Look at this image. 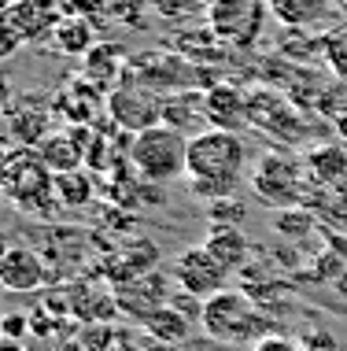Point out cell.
Returning a JSON list of instances; mask_svg holds the SVG:
<instances>
[{
    "mask_svg": "<svg viewBox=\"0 0 347 351\" xmlns=\"http://www.w3.org/2000/svg\"><path fill=\"white\" fill-rule=\"evenodd\" d=\"M248 148L240 134L229 130H203L189 137V189L203 200H229L244 182Z\"/></svg>",
    "mask_w": 347,
    "mask_h": 351,
    "instance_id": "6da1fadb",
    "label": "cell"
},
{
    "mask_svg": "<svg viewBox=\"0 0 347 351\" xmlns=\"http://www.w3.org/2000/svg\"><path fill=\"white\" fill-rule=\"evenodd\" d=\"M200 329L214 340V344H233V348H244V344L251 348V344H259L262 337L277 333L270 315L255 303V296H248L244 289H222V292H214L211 300H203Z\"/></svg>",
    "mask_w": 347,
    "mask_h": 351,
    "instance_id": "7a4b0ae2",
    "label": "cell"
},
{
    "mask_svg": "<svg viewBox=\"0 0 347 351\" xmlns=\"http://www.w3.org/2000/svg\"><path fill=\"white\" fill-rule=\"evenodd\" d=\"M129 163L144 182L152 185H166V182H177L185 178L189 170V141H185L181 130L166 126H148L133 134V148H129Z\"/></svg>",
    "mask_w": 347,
    "mask_h": 351,
    "instance_id": "3957f363",
    "label": "cell"
},
{
    "mask_svg": "<svg viewBox=\"0 0 347 351\" xmlns=\"http://www.w3.org/2000/svg\"><path fill=\"white\" fill-rule=\"evenodd\" d=\"M251 189L262 204L274 207H303L307 193V170L299 159L285 156V152H262V159L251 170Z\"/></svg>",
    "mask_w": 347,
    "mask_h": 351,
    "instance_id": "277c9868",
    "label": "cell"
},
{
    "mask_svg": "<svg viewBox=\"0 0 347 351\" xmlns=\"http://www.w3.org/2000/svg\"><path fill=\"white\" fill-rule=\"evenodd\" d=\"M266 12V0H214L207 4V26L229 49H251L262 34Z\"/></svg>",
    "mask_w": 347,
    "mask_h": 351,
    "instance_id": "5b68a950",
    "label": "cell"
},
{
    "mask_svg": "<svg viewBox=\"0 0 347 351\" xmlns=\"http://www.w3.org/2000/svg\"><path fill=\"white\" fill-rule=\"evenodd\" d=\"M170 285H174V274H163V270H148V274H137V278L118 281V289H115L118 315L144 322L152 311L170 303V296H174Z\"/></svg>",
    "mask_w": 347,
    "mask_h": 351,
    "instance_id": "8992f818",
    "label": "cell"
},
{
    "mask_svg": "<svg viewBox=\"0 0 347 351\" xmlns=\"http://www.w3.org/2000/svg\"><path fill=\"white\" fill-rule=\"evenodd\" d=\"M226 281H229V270L222 267L203 244L185 248L174 259V285L185 289V292H192V296H200V300H211L214 292H222Z\"/></svg>",
    "mask_w": 347,
    "mask_h": 351,
    "instance_id": "52a82bcc",
    "label": "cell"
},
{
    "mask_svg": "<svg viewBox=\"0 0 347 351\" xmlns=\"http://www.w3.org/2000/svg\"><path fill=\"white\" fill-rule=\"evenodd\" d=\"M203 119L211 122V130H229V134H240L244 122H251L248 100H244V93L233 89V85H214L207 97H203Z\"/></svg>",
    "mask_w": 347,
    "mask_h": 351,
    "instance_id": "ba28073f",
    "label": "cell"
},
{
    "mask_svg": "<svg viewBox=\"0 0 347 351\" xmlns=\"http://www.w3.org/2000/svg\"><path fill=\"white\" fill-rule=\"evenodd\" d=\"M107 111H111V119H115L118 126H126V134H140V130L159 126V122H163V104L140 97V93H133V89L111 93Z\"/></svg>",
    "mask_w": 347,
    "mask_h": 351,
    "instance_id": "9c48e42d",
    "label": "cell"
},
{
    "mask_svg": "<svg viewBox=\"0 0 347 351\" xmlns=\"http://www.w3.org/2000/svg\"><path fill=\"white\" fill-rule=\"evenodd\" d=\"M44 281V263L30 248H8L0 259V289L8 292H34Z\"/></svg>",
    "mask_w": 347,
    "mask_h": 351,
    "instance_id": "30bf717a",
    "label": "cell"
},
{
    "mask_svg": "<svg viewBox=\"0 0 347 351\" xmlns=\"http://www.w3.org/2000/svg\"><path fill=\"white\" fill-rule=\"evenodd\" d=\"M140 333H144V340H155V344H189L192 333H196V322L185 318L177 307H159L152 311L144 322H140Z\"/></svg>",
    "mask_w": 347,
    "mask_h": 351,
    "instance_id": "8fae6325",
    "label": "cell"
},
{
    "mask_svg": "<svg viewBox=\"0 0 347 351\" xmlns=\"http://www.w3.org/2000/svg\"><path fill=\"white\" fill-rule=\"evenodd\" d=\"M266 8L281 26H288V30H314V26H322L333 12L329 0H266Z\"/></svg>",
    "mask_w": 347,
    "mask_h": 351,
    "instance_id": "7c38bea8",
    "label": "cell"
},
{
    "mask_svg": "<svg viewBox=\"0 0 347 351\" xmlns=\"http://www.w3.org/2000/svg\"><path fill=\"white\" fill-rule=\"evenodd\" d=\"M203 248H207L229 274L248 267V255H251V244H248V237L240 233V226H211V237L203 241Z\"/></svg>",
    "mask_w": 347,
    "mask_h": 351,
    "instance_id": "4fadbf2b",
    "label": "cell"
},
{
    "mask_svg": "<svg viewBox=\"0 0 347 351\" xmlns=\"http://www.w3.org/2000/svg\"><path fill=\"white\" fill-rule=\"evenodd\" d=\"M37 159H41L52 174H67V170H81L86 148H81V141H74L70 134H52L37 145Z\"/></svg>",
    "mask_w": 347,
    "mask_h": 351,
    "instance_id": "5bb4252c",
    "label": "cell"
},
{
    "mask_svg": "<svg viewBox=\"0 0 347 351\" xmlns=\"http://www.w3.org/2000/svg\"><path fill=\"white\" fill-rule=\"evenodd\" d=\"M307 174L322 185H344L347 182V152L336 145H322L307 156Z\"/></svg>",
    "mask_w": 347,
    "mask_h": 351,
    "instance_id": "9a60e30c",
    "label": "cell"
},
{
    "mask_svg": "<svg viewBox=\"0 0 347 351\" xmlns=\"http://www.w3.org/2000/svg\"><path fill=\"white\" fill-rule=\"evenodd\" d=\"M52 45L60 49L63 56H86L92 49V26L89 19H60L52 30Z\"/></svg>",
    "mask_w": 347,
    "mask_h": 351,
    "instance_id": "2e32d148",
    "label": "cell"
},
{
    "mask_svg": "<svg viewBox=\"0 0 347 351\" xmlns=\"http://www.w3.org/2000/svg\"><path fill=\"white\" fill-rule=\"evenodd\" d=\"M52 193H55V204H63V207H86L92 200V178L86 170L52 174Z\"/></svg>",
    "mask_w": 347,
    "mask_h": 351,
    "instance_id": "e0dca14e",
    "label": "cell"
},
{
    "mask_svg": "<svg viewBox=\"0 0 347 351\" xmlns=\"http://www.w3.org/2000/svg\"><path fill=\"white\" fill-rule=\"evenodd\" d=\"M274 230L281 237H288V241H303V237L314 230V215L303 211V207H285V211L274 218Z\"/></svg>",
    "mask_w": 347,
    "mask_h": 351,
    "instance_id": "ac0fdd59",
    "label": "cell"
},
{
    "mask_svg": "<svg viewBox=\"0 0 347 351\" xmlns=\"http://www.w3.org/2000/svg\"><path fill=\"white\" fill-rule=\"evenodd\" d=\"M196 119H203V97H192L189 104H185V97L163 104V122L166 126L181 130V126H192Z\"/></svg>",
    "mask_w": 347,
    "mask_h": 351,
    "instance_id": "d6986e66",
    "label": "cell"
},
{
    "mask_svg": "<svg viewBox=\"0 0 347 351\" xmlns=\"http://www.w3.org/2000/svg\"><path fill=\"white\" fill-rule=\"evenodd\" d=\"M325 60H329L336 78L347 82V34H336V37L325 41Z\"/></svg>",
    "mask_w": 347,
    "mask_h": 351,
    "instance_id": "ffe728a7",
    "label": "cell"
},
{
    "mask_svg": "<svg viewBox=\"0 0 347 351\" xmlns=\"http://www.w3.org/2000/svg\"><path fill=\"white\" fill-rule=\"evenodd\" d=\"M299 344H303V351H340V344H336V337L329 329H303Z\"/></svg>",
    "mask_w": 347,
    "mask_h": 351,
    "instance_id": "44dd1931",
    "label": "cell"
},
{
    "mask_svg": "<svg viewBox=\"0 0 347 351\" xmlns=\"http://www.w3.org/2000/svg\"><path fill=\"white\" fill-rule=\"evenodd\" d=\"M240 218H244V207L233 204V196L229 200H214V207H211V222L214 226H240Z\"/></svg>",
    "mask_w": 347,
    "mask_h": 351,
    "instance_id": "7402d4cb",
    "label": "cell"
},
{
    "mask_svg": "<svg viewBox=\"0 0 347 351\" xmlns=\"http://www.w3.org/2000/svg\"><path fill=\"white\" fill-rule=\"evenodd\" d=\"M170 307H177L185 318H192L196 326H200V318H203V300H200V296H192V292L177 289L174 296H170Z\"/></svg>",
    "mask_w": 347,
    "mask_h": 351,
    "instance_id": "603a6c76",
    "label": "cell"
},
{
    "mask_svg": "<svg viewBox=\"0 0 347 351\" xmlns=\"http://www.w3.org/2000/svg\"><path fill=\"white\" fill-rule=\"evenodd\" d=\"M251 351H303V344L292 337H285V333H270V337H262L259 344H251Z\"/></svg>",
    "mask_w": 347,
    "mask_h": 351,
    "instance_id": "cb8c5ba5",
    "label": "cell"
},
{
    "mask_svg": "<svg viewBox=\"0 0 347 351\" xmlns=\"http://www.w3.org/2000/svg\"><path fill=\"white\" fill-rule=\"evenodd\" d=\"M15 49H18V37L8 30V23L0 19V60H8V56H12Z\"/></svg>",
    "mask_w": 347,
    "mask_h": 351,
    "instance_id": "d4e9b609",
    "label": "cell"
},
{
    "mask_svg": "<svg viewBox=\"0 0 347 351\" xmlns=\"http://www.w3.org/2000/svg\"><path fill=\"white\" fill-rule=\"evenodd\" d=\"M107 351H144V348H140L133 337H118V333H115V340H111Z\"/></svg>",
    "mask_w": 347,
    "mask_h": 351,
    "instance_id": "484cf974",
    "label": "cell"
},
{
    "mask_svg": "<svg viewBox=\"0 0 347 351\" xmlns=\"http://www.w3.org/2000/svg\"><path fill=\"white\" fill-rule=\"evenodd\" d=\"M0 329H4V333H23V315H8L4 322H0Z\"/></svg>",
    "mask_w": 347,
    "mask_h": 351,
    "instance_id": "4316f807",
    "label": "cell"
},
{
    "mask_svg": "<svg viewBox=\"0 0 347 351\" xmlns=\"http://www.w3.org/2000/svg\"><path fill=\"white\" fill-rule=\"evenodd\" d=\"M189 344H155V340H144V351H185Z\"/></svg>",
    "mask_w": 347,
    "mask_h": 351,
    "instance_id": "83f0119b",
    "label": "cell"
},
{
    "mask_svg": "<svg viewBox=\"0 0 347 351\" xmlns=\"http://www.w3.org/2000/svg\"><path fill=\"white\" fill-rule=\"evenodd\" d=\"M8 82H12V78L0 71V104H8V93H12V85H8Z\"/></svg>",
    "mask_w": 347,
    "mask_h": 351,
    "instance_id": "f1b7e54d",
    "label": "cell"
},
{
    "mask_svg": "<svg viewBox=\"0 0 347 351\" xmlns=\"http://www.w3.org/2000/svg\"><path fill=\"white\" fill-rule=\"evenodd\" d=\"M344 4H347V0H344Z\"/></svg>",
    "mask_w": 347,
    "mask_h": 351,
    "instance_id": "f546056e",
    "label": "cell"
}]
</instances>
